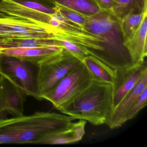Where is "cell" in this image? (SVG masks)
I'll return each mask as SVG.
<instances>
[{
	"label": "cell",
	"instance_id": "cell-12",
	"mask_svg": "<svg viewBox=\"0 0 147 147\" xmlns=\"http://www.w3.org/2000/svg\"><path fill=\"white\" fill-rule=\"evenodd\" d=\"M147 11L144 13L142 20L133 37L124 43L128 50L133 64L145 61L147 55Z\"/></svg>",
	"mask_w": 147,
	"mask_h": 147
},
{
	"label": "cell",
	"instance_id": "cell-5",
	"mask_svg": "<svg viewBox=\"0 0 147 147\" xmlns=\"http://www.w3.org/2000/svg\"><path fill=\"white\" fill-rule=\"evenodd\" d=\"M94 77L82 61L70 70L44 97L58 111H62L92 84Z\"/></svg>",
	"mask_w": 147,
	"mask_h": 147
},
{
	"label": "cell",
	"instance_id": "cell-9",
	"mask_svg": "<svg viewBox=\"0 0 147 147\" xmlns=\"http://www.w3.org/2000/svg\"><path fill=\"white\" fill-rule=\"evenodd\" d=\"M2 95L0 101V119L11 114L13 117L24 115V105L27 95L8 79L0 76Z\"/></svg>",
	"mask_w": 147,
	"mask_h": 147
},
{
	"label": "cell",
	"instance_id": "cell-22",
	"mask_svg": "<svg viewBox=\"0 0 147 147\" xmlns=\"http://www.w3.org/2000/svg\"><path fill=\"white\" fill-rule=\"evenodd\" d=\"M64 49L74 55L79 59H82L89 55V51L86 47L66 40H59Z\"/></svg>",
	"mask_w": 147,
	"mask_h": 147
},
{
	"label": "cell",
	"instance_id": "cell-11",
	"mask_svg": "<svg viewBox=\"0 0 147 147\" xmlns=\"http://www.w3.org/2000/svg\"><path fill=\"white\" fill-rule=\"evenodd\" d=\"M64 48L57 46L40 48H16L0 49V55L16 57L22 61L40 65L61 53Z\"/></svg>",
	"mask_w": 147,
	"mask_h": 147
},
{
	"label": "cell",
	"instance_id": "cell-21",
	"mask_svg": "<svg viewBox=\"0 0 147 147\" xmlns=\"http://www.w3.org/2000/svg\"><path fill=\"white\" fill-rule=\"evenodd\" d=\"M57 7L58 11L62 15L71 21L84 27L87 21L88 17L58 4Z\"/></svg>",
	"mask_w": 147,
	"mask_h": 147
},
{
	"label": "cell",
	"instance_id": "cell-2",
	"mask_svg": "<svg viewBox=\"0 0 147 147\" xmlns=\"http://www.w3.org/2000/svg\"><path fill=\"white\" fill-rule=\"evenodd\" d=\"M84 28L104 40L102 50L94 57L113 69L129 67L134 65L124 45L120 20L111 13L100 10L88 17Z\"/></svg>",
	"mask_w": 147,
	"mask_h": 147
},
{
	"label": "cell",
	"instance_id": "cell-26",
	"mask_svg": "<svg viewBox=\"0 0 147 147\" xmlns=\"http://www.w3.org/2000/svg\"><path fill=\"white\" fill-rule=\"evenodd\" d=\"M7 16V15H6V14H4V13H2L1 12H0V18H5Z\"/></svg>",
	"mask_w": 147,
	"mask_h": 147
},
{
	"label": "cell",
	"instance_id": "cell-18",
	"mask_svg": "<svg viewBox=\"0 0 147 147\" xmlns=\"http://www.w3.org/2000/svg\"><path fill=\"white\" fill-rule=\"evenodd\" d=\"M144 13H130L120 20V27L124 43L130 40L133 37L142 20Z\"/></svg>",
	"mask_w": 147,
	"mask_h": 147
},
{
	"label": "cell",
	"instance_id": "cell-7",
	"mask_svg": "<svg viewBox=\"0 0 147 147\" xmlns=\"http://www.w3.org/2000/svg\"><path fill=\"white\" fill-rule=\"evenodd\" d=\"M114 70L115 79L112 85V109L134 87L143 74L147 71V62L144 61L129 67Z\"/></svg>",
	"mask_w": 147,
	"mask_h": 147
},
{
	"label": "cell",
	"instance_id": "cell-17",
	"mask_svg": "<svg viewBox=\"0 0 147 147\" xmlns=\"http://www.w3.org/2000/svg\"><path fill=\"white\" fill-rule=\"evenodd\" d=\"M57 4L87 17L98 13L100 9L94 0H55Z\"/></svg>",
	"mask_w": 147,
	"mask_h": 147
},
{
	"label": "cell",
	"instance_id": "cell-13",
	"mask_svg": "<svg viewBox=\"0 0 147 147\" xmlns=\"http://www.w3.org/2000/svg\"><path fill=\"white\" fill-rule=\"evenodd\" d=\"M86 123V120L80 119L67 129L44 138L39 144H67L79 142L85 135Z\"/></svg>",
	"mask_w": 147,
	"mask_h": 147
},
{
	"label": "cell",
	"instance_id": "cell-16",
	"mask_svg": "<svg viewBox=\"0 0 147 147\" xmlns=\"http://www.w3.org/2000/svg\"><path fill=\"white\" fill-rule=\"evenodd\" d=\"M113 13L121 20L130 13H144L147 11V0H112Z\"/></svg>",
	"mask_w": 147,
	"mask_h": 147
},
{
	"label": "cell",
	"instance_id": "cell-4",
	"mask_svg": "<svg viewBox=\"0 0 147 147\" xmlns=\"http://www.w3.org/2000/svg\"><path fill=\"white\" fill-rule=\"evenodd\" d=\"M40 65L0 55V76L8 79L27 96L42 100L39 86Z\"/></svg>",
	"mask_w": 147,
	"mask_h": 147
},
{
	"label": "cell",
	"instance_id": "cell-15",
	"mask_svg": "<svg viewBox=\"0 0 147 147\" xmlns=\"http://www.w3.org/2000/svg\"><path fill=\"white\" fill-rule=\"evenodd\" d=\"M94 78L112 85L115 79V70L94 57L88 55L81 60Z\"/></svg>",
	"mask_w": 147,
	"mask_h": 147
},
{
	"label": "cell",
	"instance_id": "cell-10",
	"mask_svg": "<svg viewBox=\"0 0 147 147\" xmlns=\"http://www.w3.org/2000/svg\"><path fill=\"white\" fill-rule=\"evenodd\" d=\"M147 88V71L143 74L138 82L112 110L107 125L111 129L122 126L127 113L141 94Z\"/></svg>",
	"mask_w": 147,
	"mask_h": 147
},
{
	"label": "cell",
	"instance_id": "cell-3",
	"mask_svg": "<svg viewBox=\"0 0 147 147\" xmlns=\"http://www.w3.org/2000/svg\"><path fill=\"white\" fill-rule=\"evenodd\" d=\"M112 85L94 78L91 85L61 112L94 125L107 123L112 110Z\"/></svg>",
	"mask_w": 147,
	"mask_h": 147
},
{
	"label": "cell",
	"instance_id": "cell-23",
	"mask_svg": "<svg viewBox=\"0 0 147 147\" xmlns=\"http://www.w3.org/2000/svg\"><path fill=\"white\" fill-rule=\"evenodd\" d=\"M100 10L113 13V4L112 0H94Z\"/></svg>",
	"mask_w": 147,
	"mask_h": 147
},
{
	"label": "cell",
	"instance_id": "cell-8",
	"mask_svg": "<svg viewBox=\"0 0 147 147\" xmlns=\"http://www.w3.org/2000/svg\"><path fill=\"white\" fill-rule=\"evenodd\" d=\"M0 25L17 33L20 38H56L49 27L35 24L26 19L7 15L0 18Z\"/></svg>",
	"mask_w": 147,
	"mask_h": 147
},
{
	"label": "cell",
	"instance_id": "cell-25",
	"mask_svg": "<svg viewBox=\"0 0 147 147\" xmlns=\"http://www.w3.org/2000/svg\"><path fill=\"white\" fill-rule=\"evenodd\" d=\"M2 95V83H1V79L0 78V101L1 100Z\"/></svg>",
	"mask_w": 147,
	"mask_h": 147
},
{
	"label": "cell",
	"instance_id": "cell-19",
	"mask_svg": "<svg viewBox=\"0 0 147 147\" xmlns=\"http://www.w3.org/2000/svg\"><path fill=\"white\" fill-rule=\"evenodd\" d=\"M24 7L49 14L58 12L57 4L55 0H9Z\"/></svg>",
	"mask_w": 147,
	"mask_h": 147
},
{
	"label": "cell",
	"instance_id": "cell-24",
	"mask_svg": "<svg viewBox=\"0 0 147 147\" xmlns=\"http://www.w3.org/2000/svg\"><path fill=\"white\" fill-rule=\"evenodd\" d=\"M20 38L19 36L12 31L0 25V38Z\"/></svg>",
	"mask_w": 147,
	"mask_h": 147
},
{
	"label": "cell",
	"instance_id": "cell-14",
	"mask_svg": "<svg viewBox=\"0 0 147 147\" xmlns=\"http://www.w3.org/2000/svg\"><path fill=\"white\" fill-rule=\"evenodd\" d=\"M57 46L63 48L55 38H0V49L16 48H40Z\"/></svg>",
	"mask_w": 147,
	"mask_h": 147
},
{
	"label": "cell",
	"instance_id": "cell-20",
	"mask_svg": "<svg viewBox=\"0 0 147 147\" xmlns=\"http://www.w3.org/2000/svg\"><path fill=\"white\" fill-rule=\"evenodd\" d=\"M147 105V88L141 94L125 115L123 120V124L133 119Z\"/></svg>",
	"mask_w": 147,
	"mask_h": 147
},
{
	"label": "cell",
	"instance_id": "cell-27",
	"mask_svg": "<svg viewBox=\"0 0 147 147\" xmlns=\"http://www.w3.org/2000/svg\"><path fill=\"white\" fill-rule=\"evenodd\" d=\"M1 1H2V0H0V3L1 2Z\"/></svg>",
	"mask_w": 147,
	"mask_h": 147
},
{
	"label": "cell",
	"instance_id": "cell-1",
	"mask_svg": "<svg viewBox=\"0 0 147 147\" xmlns=\"http://www.w3.org/2000/svg\"><path fill=\"white\" fill-rule=\"evenodd\" d=\"M74 119L55 112L0 119V144H37L44 138L68 128Z\"/></svg>",
	"mask_w": 147,
	"mask_h": 147
},
{
	"label": "cell",
	"instance_id": "cell-6",
	"mask_svg": "<svg viewBox=\"0 0 147 147\" xmlns=\"http://www.w3.org/2000/svg\"><path fill=\"white\" fill-rule=\"evenodd\" d=\"M80 59L63 49L61 53L40 64L39 86L42 99L70 70L81 62Z\"/></svg>",
	"mask_w": 147,
	"mask_h": 147
}]
</instances>
